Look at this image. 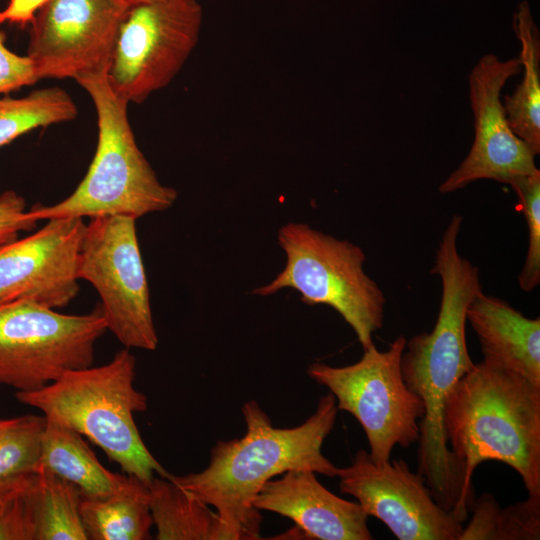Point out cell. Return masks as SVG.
Returning <instances> with one entry per match:
<instances>
[{"mask_svg": "<svg viewBox=\"0 0 540 540\" xmlns=\"http://www.w3.org/2000/svg\"><path fill=\"white\" fill-rule=\"evenodd\" d=\"M444 430L471 506L474 471L487 460L508 465L528 495H540V387L484 360L474 364L446 400Z\"/></svg>", "mask_w": 540, "mask_h": 540, "instance_id": "7a4b0ae2", "label": "cell"}, {"mask_svg": "<svg viewBox=\"0 0 540 540\" xmlns=\"http://www.w3.org/2000/svg\"><path fill=\"white\" fill-rule=\"evenodd\" d=\"M136 359L128 348L106 364L65 372L47 386L16 392L17 400L34 407L94 443L122 471L149 483L169 473L149 451L134 414L147 409L146 396L134 386Z\"/></svg>", "mask_w": 540, "mask_h": 540, "instance_id": "3957f363", "label": "cell"}, {"mask_svg": "<svg viewBox=\"0 0 540 540\" xmlns=\"http://www.w3.org/2000/svg\"><path fill=\"white\" fill-rule=\"evenodd\" d=\"M38 468L72 483L87 497L108 495L119 489L127 478V474L106 469L80 433L47 418Z\"/></svg>", "mask_w": 540, "mask_h": 540, "instance_id": "e0dca14e", "label": "cell"}, {"mask_svg": "<svg viewBox=\"0 0 540 540\" xmlns=\"http://www.w3.org/2000/svg\"><path fill=\"white\" fill-rule=\"evenodd\" d=\"M122 2H124L125 4L127 5H130V4H134V3H138V2H144V1H149V0H120Z\"/></svg>", "mask_w": 540, "mask_h": 540, "instance_id": "4dcf8cb0", "label": "cell"}, {"mask_svg": "<svg viewBox=\"0 0 540 540\" xmlns=\"http://www.w3.org/2000/svg\"><path fill=\"white\" fill-rule=\"evenodd\" d=\"M78 277L96 289L107 330L125 348H157L159 340L136 219L118 215L90 218L81 246Z\"/></svg>", "mask_w": 540, "mask_h": 540, "instance_id": "30bf717a", "label": "cell"}, {"mask_svg": "<svg viewBox=\"0 0 540 540\" xmlns=\"http://www.w3.org/2000/svg\"><path fill=\"white\" fill-rule=\"evenodd\" d=\"M337 412L336 399L328 393L303 423L277 428L255 400L247 401L242 407L245 434L217 441L202 471L170 478L215 508L227 540L260 539L263 517L252 503L267 481L293 469L337 476L338 468L322 453Z\"/></svg>", "mask_w": 540, "mask_h": 540, "instance_id": "6da1fadb", "label": "cell"}, {"mask_svg": "<svg viewBox=\"0 0 540 540\" xmlns=\"http://www.w3.org/2000/svg\"><path fill=\"white\" fill-rule=\"evenodd\" d=\"M252 504L291 519L301 539H373L362 506L331 493L310 470H288L270 479Z\"/></svg>", "mask_w": 540, "mask_h": 540, "instance_id": "9a60e30c", "label": "cell"}, {"mask_svg": "<svg viewBox=\"0 0 540 540\" xmlns=\"http://www.w3.org/2000/svg\"><path fill=\"white\" fill-rule=\"evenodd\" d=\"M472 518L459 540L540 539V495L502 508L490 493L474 499Z\"/></svg>", "mask_w": 540, "mask_h": 540, "instance_id": "7402d4cb", "label": "cell"}, {"mask_svg": "<svg viewBox=\"0 0 540 540\" xmlns=\"http://www.w3.org/2000/svg\"><path fill=\"white\" fill-rule=\"evenodd\" d=\"M46 417L0 418V481L36 473Z\"/></svg>", "mask_w": 540, "mask_h": 540, "instance_id": "cb8c5ba5", "label": "cell"}, {"mask_svg": "<svg viewBox=\"0 0 540 540\" xmlns=\"http://www.w3.org/2000/svg\"><path fill=\"white\" fill-rule=\"evenodd\" d=\"M30 495L36 540H88L80 514L82 495L72 483L38 468Z\"/></svg>", "mask_w": 540, "mask_h": 540, "instance_id": "44dd1931", "label": "cell"}, {"mask_svg": "<svg viewBox=\"0 0 540 540\" xmlns=\"http://www.w3.org/2000/svg\"><path fill=\"white\" fill-rule=\"evenodd\" d=\"M286 256L285 267L253 294L270 296L291 288L307 305L333 308L353 329L363 350L374 345L372 336L384 322L386 298L366 274L361 247L302 222H288L277 234Z\"/></svg>", "mask_w": 540, "mask_h": 540, "instance_id": "8992f818", "label": "cell"}, {"mask_svg": "<svg viewBox=\"0 0 540 540\" xmlns=\"http://www.w3.org/2000/svg\"><path fill=\"white\" fill-rule=\"evenodd\" d=\"M509 185L518 197L528 230V249L518 283L523 291L531 292L540 283V171L518 177Z\"/></svg>", "mask_w": 540, "mask_h": 540, "instance_id": "d4e9b609", "label": "cell"}, {"mask_svg": "<svg viewBox=\"0 0 540 540\" xmlns=\"http://www.w3.org/2000/svg\"><path fill=\"white\" fill-rule=\"evenodd\" d=\"M36 473L0 481V509L11 499L24 492L33 482Z\"/></svg>", "mask_w": 540, "mask_h": 540, "instance_id": "f546056e", "label": "cell"}, {"mask_svg": "<svg viewBox=\"0 0 540 540\" xmlns=\"http://www.w3.org/2000/svg\"><path fill=\"white\" fill-rule=\"evenodd\" d=\"M80 514L88 539L147 540L153 519L148 484L127 475L116 491L100 497L82 496Z\"/></svg>", "mask_w": 540, "mask_h": 540, "instance_id": "ac0fdd59", "label": "cell"}, {"mask_svg": "<svg viewBox=\"0 0 540 540\" xmlns=\"http://www.w3.org/2000/svg\"><path fill=\"white\" fill-rule=\"evenodd\" d=\"M82 218L48 219L34 233L0 245V305L28 300L57 309L78 294Z\"/></svg>", "mask_w": 540, "mask_h": 540, "instance_id": "5bb4252c", "label": "cell"}, {"mask_svg": "<svg viewBox=\"0 0 540 540\" xmlns=\"http://www.w3.org/2000/svg\"><path fill=\"white\" fill-rule=\"evenodd\" d=\"M342 494L355 497L368 516L399 540H459L462 522L433 498L424 479L402 459L377 462L364 449L338 468Z\"/></svg>", "mask_w": 540, "mask_h": 540, "instance_id": "8fae6325", "label": "cell"}, {"mask_svg": "<svg viewBox=\"0 0 540 540\" xmlns=\"http://www.w3.org/2000/svg\"><path fill=\"white\" fill-rule=\"evenodd\" d=\"M521 72L519 58L500 60L494 54L479 59L469 75V98L475 137L471 149L447 179L440 193H451L481 179L510 184L536 169V153L509 126L501 100L506 82Z\"/></svg>", "mask_w": 540, "mask_h": 540, "instance_id": "4fadbf2b", "label": "cell"}, {"mask_svg": "<svg viewBox=\"0 0 540 540\" xmlns=\"http://www.w3.org/2000/svg\"><path fill=\"white\" fill-rule=\"evenodd\" d=\"M6 36L0 29V94L8 93L38 81L30 59L6 46Z\"/></svg>", "mask_w": 540, "mask_h": 540, "instance_id": "4316f807", "label": "cell"}, {"mask_svg": "<svg viewBox=\"0 0 540 540\" xmlns=\"http://www.w3.org/2000/svg\"><path fill=\"white\" fill-rule=\"evenodd\" d=\"M49 0H9L0 11V26L4 23L14 24L22 28L30 25L38 11Z\"/></svg>", "mask_w": 540, "mask_h": 540, "instance_id": "f1b7e54d", "label": "cell"}, {"mask_svg": "<svg viewBox=\"0 0 540 540\" xmlns=\"http://www.w3.org/2000/svg\"><path fill=\"white\" fill-rule=\"evenodd\" d=\"M78 109L62 88L50 87L19 97L0 98V148L34 129L75 119Z\"/></svg>", "mask_w": 540, "mask_h": 540, "instance_id": "603a6c76", "label": "cell"}, {"mask_svg": "<svg viewBox=\"0 0 540 540\" xmlns=\"http://www.w3.org/2000/svg\"><path fill=\"white\" fill-rule=\"evenodd\" d=\"M26 211L25 200L17 192L7 190L0 195V245L17 238L21 231H31L37 226Z\"/></svg>", "mask_w": 540, "mask_h": 540, "instance_id": "83f0119b", "label": "cell"}, {"mask_svg": "<svg viewBox=\"0 0 540 540\" xmlns=\"http://www.w3.org/2000/svg\"><path fill=\"white\" fill-rule=\"evenodd\" d=\"M202 21L197 0L128 5L105 71L111 90L128 104H140L169 85L197 46Z\"/></svg>", "mask_w": 540, "mask_h": 540, "instance_id": "9c48e42d", "label": "cell"}, {"mask_svg": "<svg viewBox=\"0 0 540 540\" xmlns=\"http://www.w3.org/2000/svg\"><path fill=\"white\" fill-rule=\"evenodd\" d=\"M519 40L521 83L503 106L512 131L537 154L540 152V35L526 4L520 5L514 17Z\"/></svg>", "mask_w": 540, "mask_h": 540, "instance_id": "ffe728a7", "label": "cell"}, {"mask_svg": "<svg viewBox=\"0 0 540 540\" xmlns=\"http://www.w3.org/2000/svg\"><path fill=\"white\" fill-rule=\"evenodd\" d=\"M30 486L0 509V540H36Z\"/></svg>", "mask_w": 540, "mask_h": 540, "instance_id": "484cf974", "label": "cell"}, {"mask_svg": "<svg viewBox=\"0 0 540 540\" xmlns=\"http://www.w3.org/2000/svg\"><path fill=\"white\" fill-rule=\"evenodd\" d=\"M484 361L540 387V318H528L508 302L480 291L467 309Z\"/></svg>", "mask_w": 540, "mask_h": 540, "instance_id": "2e32d148", "label": "cell"}, {"mask_svg": "<svg viewBox=\"0 0 540 540\" xmlns=\"http://www.w3.org/2000/svg\"><path fill=\"white\" fill-rule=\"evenodd\" d=\"M148 489L157 540H227L216 511L170 476L155 475Z\"/></svg>", "mask_w": 540, "mask_h": 540, "instance_id": "d6986e66", "label": "cell"}, {"mask_svg": "<svg viewBox=\"0 0 540 540\" xmlns=\"http://www.w3.org/2000/svg\"><path fill=\"white\" fill-rule=\"evenodd\" d=\"M127 6L120 0H49L29 25L26 56L38 80L106 71Z\"/></svg>", "mask_w": 540, "mask_h": 540, "instance_id": "7c38bea8", "label": "cell"}, {"mask_svg": "<svg viewBox=\"0 0 540 540\" xmlns=\"http://www.w3.org/2000/svg\"><path fill=\"white\" fill-rule=\"evenodd\" d=\"M406 341L399 335L385 351L372 345L351 365L333 367L314 362L307 369L311 379L333 394L338 410L357 419L369 454L377 462L389 461L396 445L407 449L420 438L424 403L408 388L401 372Z\"/></svg>", "mask_w": 540, "mask_h": 540, "instance_id": "52a82bcc", "label": "cell"}, {"mask_svg": "<svg viewBox=\"0 0 540 540\" xmlns=\"http://www.w3.org/2000/svg\"><path fill=\"white\" fill-rule=\"evenodd\" d=\"M75 81L89 94L98 126L97 147L86 175L62 201L28 210L37 220L126 216L138 219L173 206L177 191L163 185L139 149L129 123L128 103L110 88L105 71Z\"/></svg>", "mask_w": 540, "mask_h": 540, "instance_id": "277c9868", "label": "cell"}, {"mask_svg": "<svg viewBox=\"0 0 540 540\" xmlns=\"http://www.w3.org/2000/svg\"><path fill=\"white\" fill-rule=\"evenodd\" d=\"M106 331L100 305L74 315L28 300L1 304L0 384L30 392L67 371L89 367Z\"/></svg>", "mask_w": 540, "mask_h": 540, "instance_id": "ba28073f", "label": "cell"}, {"mask_svg": "<svg viewBox=\"0 0 540 540\" xmlns=\"http://www.w3.org/2000/svg\"><path fill=\"white\" fill-rule=\"evenodd\" d=\"M467 308L459 296L442 297L432 331L407 340L401 357L403 379L425 408L419 423L418 472L435 501L462 523L471 505L464 494L461 468L445 435L444 408L457 382L475 364L467 348Z\"/></svg>", "mask_w": 540, "mask_h": 540, "instance_id": "5b68a950", "label": "cell"}]
</instances>
